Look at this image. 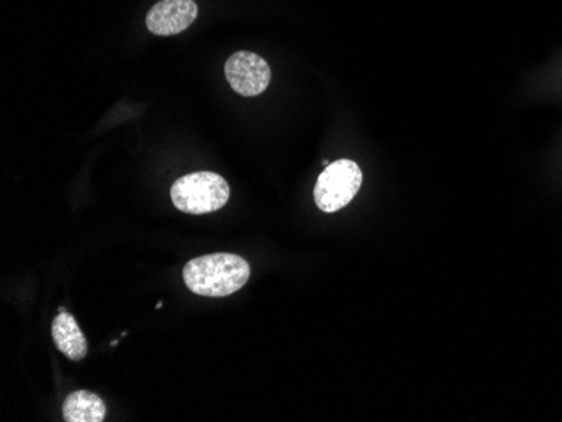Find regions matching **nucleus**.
Returning a JSON list of instances; mask_svg holds the SVG:
<instances>
[{
    "mask_svg": "<svg viewBox=\"0 0 562 422\" xmlns=\"http://www.w3.org/2000/svg\"><path fill=\"white\" fill-rule=\"evenodd\" d=\"M53 340L61 354L69 361H83L88 352L87 339L81 332L78 321L66 310L59 311L58 317L53 321Z\"/></svg>",
    "mask_w": 562,
    "mask_h": 422,
    "instance_id": "423d86ee",
    "label": "nucleus"
},
{
    "mask_svg": "<svg viewBox=\"0 0 562 422\" xmlns=\"http://www.w3.org/2000/svg\"><path fill=\"white\" fill-rule=\"evenodd\" d=\"M198 19L194 0H160L147 14V30L157 36H173L192 26Z\"/></svg>",
    "mask_w": 562,
    "mask_h": 422,
    "instance_id": "39448f33",
    "label": "nucleus"
},
{
    "mask_svg": "<svg viewBox=\"0 0 562 422\" xmlns=\"http://www.w3.org/2000/svg\"><path fill=\"white\" fill-rule=\"evenodd\" d=\"M162 301H159V304L156 305L157 310H159V308H162Z\"/></svg>",
    "mask_w": 562,
    "mask_h": 422,
    "instance_id": "6e6552de",
    "label": "nucleus"
},
{
    "mask_svg": "<svg viewBox=\"0 0 562 422\" xmlns=\"http://www.w3.org/2000/svg\"><path fill=\"white\" fill-rule=\"evenodd\" d=\"M249 275L248 261L227 253L195 258L182 271L188 288L207 298H224L239 292L248 283Z\"/></svg>",
    "mask_w": 562,
    "mask_h": 422,
    "instance_id": "f257e3e1",
    "label": "nucleus"
},
{
    "mask_svg": "<svg viewBox=\"0 0 562 422\" xmlns=\"http://www.w3.org/2000/svg\"><path fill=\"white\" fill-rule=\"evenodd\" d=\"M227 83L239 96H258L267 90L271 81V69L261 56L239 52L224 65Z\"/></svg>",
    "mask_w": 562,
    "mask_h": 422,
    "instance_id": "20e7f679",
    "label": "nucleus"
},
{
    "mask_svg": "<svg viewBox=\"0 0 562 422\" xmlns=\"http://www.w3.org/2000/svg\"><path fill=\"white\" fill-rule=\"evenodd\" d=\"M362 172L352 160H337L328 163L315 185V204L322 213H337L352 203L361 191Z\"/></svg>",
    "mask_w": 562,
    "mask_h": 422,
    "instance_id": "7ed1b4c3",
    "label": "nucleus"
},
{
    "mask_svg": "<svg viewBox=\"0 0 562 422\" xmlns=\"http://www.w3.org/2000/svg\"><path fill=\"white\" fill-rule=\"evenodd\" d=\"M63 418L66 422H103L106 418L105 401L88 390H76L66 397Z\"/></svg>",
    "mask_w": 562,
    "mask_h": 422,
    "instance_id": "0eeeda50",
    "label": "nucleus"
},
{
    "mask_svg": "<svg viewBox=\"0 0 562 422\" xmlns=\"http://www.w3.org/2000/svg\"><path fill=\"white\" fill-rule=\"evenodd\" d=\"M226 179L214 172H195L176 181L170 189L173 206L186 214L216 213L229 201Z\"/></svg>",
    "mask_w": 562,
    "mask_h": 422,
    "instance_id": "f03ea898",
    "label": "nucleus"
}]
</instances>
